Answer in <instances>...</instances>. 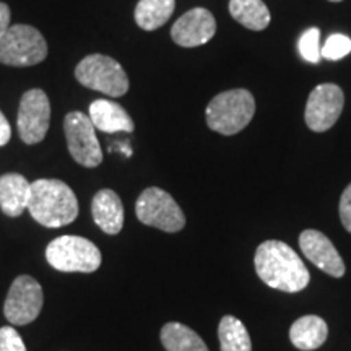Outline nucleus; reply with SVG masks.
Listing matches in <instances>:
<instances>
[{
	"label": "nucleus",
	"mask_w": 351,
	"mask_h": 351,
	"mask_svg": "<svg viewBox=\"0 0 351 351\" xmlns=\"http://www.w3.org/2000/svg\"><path fill=\"white\" fill-rule=\"evenodd\" d=\"M320 47V32L319 28H309L300 38V54L304 60L311 64H317L322 57Z\"/></svg>",
	"instance_id": "4be33fe9"
},
{
	"label": "nucleus",
	"mask_w": 351,
	"mask_h": 351,
	"mask_svg": "<svg viewBox=\"0 0 351 351\" xmlns=\"http://www.w3.org/2000/svg\"><path fill=\"white\" fill-rule=\"evenodd\" d=\"M90 119L93 122L95 129L106 134H116V132H134L135 125L129 112L116 101L96 99L90 104Z\"/></svg>",
	"instance_id": "2eb2a0df"
},
{
	"label": "nucleus",
	"mask_w": 351,
	"mask_h": 351,
	"mask_svg": "<svg viewBox=\"0 0 351 351\" xmlns=\"http://www.w3.org/2000/svg\"><path fill=\"white\" fill-rule=\"evenodd\" d=\"M51 124V103L47 95L39 88L26 91L21 96L16 127L20 138L26 145L43 142Z\"/></svg>",
	"instance_id": "9d476101"
},
{
	"label": "nucleus",
	"mask_w": 351,
	"mask_h": 351,
	"mask_svg": "<svg viewBox=\"0 0 351 351\" xmlns=\"http://www.w3.org/2000/svg\"><path fill=\"white\" fill-rule=\"evenodd\" d=\"M28 210L39 225L62 228L78 217V200L65 182L57 179H38L32 182Z\"/></svg>",
	"instance_id": "f03ea898"
},
{
	"label": "nucleus",
	"mask_w": 351,
	"mask_h": 351,
	"mask_svg": "<svg viewBox=\"0 0 351 351\" xmlns=\"http://www.w3.org/2000/svg\"><path fill=\"white\" fill-rule=\"evenodd\" d=\"M91 215L106 234H119L124 226V205L121 197L111 189H103L93 197Z\"/></svg>",
	"instance_id": "4468645a"
},
{
	"label": "nucleus",
	"mask_w": 351,
	"mask_h": 351,
	"mask_svg": "<svg viewBox=\"0 0 351 351\" xmlns=\"http://www.w3.org/2000/svg\"><path fill=\"white\" fill-rule=\"evenodd\" d=\"M78 83L93 91L119 98L129 91V77L116 59L103 54L86 56L75 69Z\"/></svg>",
	"instance_id": "20e7f679"
},
{
	"label": "nucleus",
	"mask_w": 351,
	"mask_h": 351,
	"mask_svg": "<svg viewBox=\"0 0 351 351\" xmlns=\"http://www.w3.org/2000/svg\"><path fill=\"white\" fill-rule=\"evenodd\" d=\"M10 26V7L7 3L0 2V38L7 33Z\"/></svg>",
	"instance_id": "a878e982"
},
{
	"label": "nucleus",
	"mask_w": 351,
	"mask_h": 351,
	"mask_svg": "<svg viewBox=\"0 0 351 351\" xmlns=\"http://www.w3.org/2000/svg\"><path fill=\"white\" fill-rule=\"evenodd\" d=\"M218 339L221 351H252L247 328L234 315H225L219 320Z\"/></svg>",
	"instance_id": "412c9836"
},
{
	"label": "nucleus",
	"mask_w": 351,
	"mask_h": 351,
	"mask_svg": "<svg viewBox=\"0 0 351 351\" xmlns=\"http://www.w3.org/2000/svg\"><path fill=\"white\" fill-rule=\"evenodd\" d=\"M161 343L166 351H208L199 333L179 322H168L163 326Z\"/></svg>",
	"instance_id": "a211bd4d"
},
{
	"label": "nucleus",
	"mask_w": 351,
	"mask_h": 351,
	"mask_svg": "<svg viewBox=\"0 0 351 351\" xmlns=\"http://www.w3.org/2000/svg\"><path fill=\"white\" fill-rule=\"evenodd\" d=\"M47 57V43L29 25H12L0 38V62L12 67H32Z\"/></svg>",
	"instance_id": "423d86ee"
},
{
	"label": "nucleus",
	"mask_w": 351,
	"mask_h": 351,
	"mask_svg": "<svg viewBox=\"0 0 351 351\" xmlns=\"http://www.w3.org/2000/svg\"><path fill=\"white\" fill-rule=\"evenodd\" d=\"M322 57L327 60H340L351 52V39L345 34H332L322 47Z\"/></svg>",
	"instance_id": "5701e85b"
},
{
	"label": "nucleus",
	"mask_w": 351,
	"mask_h": 351,
	"mask_svg": "<svg viewBox=\"0 0 351 351\" xmlns=\"http://www.w3.org/2000/svg\"><path fill=\"white\" fill-rule=\"evenodd\" d=\"M12 137V129L10 124H8L7 117L3 116L2 111H0V147L8 143V140Z\"/></svg>",
	"instance_id": "bb28decb"
},
{
	"label": "nucleus",
	"mask_w": 351,
	"mask_h": 351,
	"mask_svg": "<svg viewBox=\"0 0 351 351\" xmlns=\"http://www.w3.org/2000/svg\"><path fill=\"white\" fill-rule=\"evenodd\" d=\"M345 104V95L340 86L322 83L311 91L306 103L304 119L313 132H326L337 124Z\"/></svg>",
	"instance_id": "9b49d317"
},
{
	"label": "nucleus",
	"mask_w": 351,
	"mask_h": 351,
	"mask_svg": "<svg viewBox=\"0 0 351 351\" xmlns=\"http://www.w3.org/2000/svg\"><path fill=\"white\" fill-rule=\"evenodd\" d=\"M340 218L345 230L351 232V184L345 189L340 199Z\"/></svg>",
	"instance_id": "393cba45"
},
{
	"label": "nucleus",
	"mask_w": 351,
	"mask_h": 351,
	"mask_svg": "<svg viewBox=\"0 0 351 351\" xmlns=\"http://www.w3.org/2000/svg\"><path fill=\"white\" fill-rule=\"evenodd\" d=\"M95 130L90 116L80 111H72L65 116L64 132L69 152L73 160L85 168H96L103 161V152Z\"/></svg>",
	"instance_id": "6e6552de"
},
{
	"label": "nucleus",
	"mask_w": 351,
	"mask_h": 351,
	"mask_svg": "<svg viewBox=\"0 0 351 351\" xmlns=\"http://www.w3.org/2000/svg\"><path fill=\"white\" fill-rule=\"evenodd\" d=\"M176 0H140L135 7V23L145 32H155L171 19Z\"/></svg>",
	"instance_id": "6ab92c4d"
},
{
	"label": "nucleus",
	"mask_w": 351,
	"mask_h": 351,
	"mask_svg": "<svg viewBox=\"0 0 351 351\" xmlns=\"http://www.w3.org/2000/svg\"><path fill=\"white\" fill-rule=\"evenodd\" d=\"M0 351H26L23 339L12 326L0 328Z\"/></svg>",
	"instance_id": "b1692460"
},
{
	"label": "nucleus",
	"mask_w": 351,
	"mask_h": 351,
	"mask_svg": "<svg viewBox=\"0 0 351 351\" xmlns=\"http://www.w3.org/2000/svg\"><path fill=\"white\" fill-rule=\"evenodd\" d=\"M328 327L319 315H302L289 328V340L298 350L313 351L326 343Z\"/></svg>",
	"instance_id": "f3484780"
},
{
	"label": "nucleus",
	"mask_w": 351,
	"mask_h": 351,
	"mask_svg": "<svg viewBox=\"0 0 351 351\" xmlns=\"http://www.w3.org/2000/svg\"><path fill=\"white\" fill-rule=\"evenodd\" d=\"M256 271L267 287L285 293L302 291L309 285V271L296 251L282 241H265L257 247Z\"/></svg>",
	"instance_id": "f257e3e1"
},
{
	"label": "nucleus",
	"mask_w": 351,
	"mask_h": 351,
	"mask_svg": "<svg viewBox=\"0 0 351 351\" xmlns=\"http://www.w3.org/2000/svg\"><path fill=\"white\" fill-rule=\"evenodd\" d=\"M43 288L33 276L21 275L12 283L3 314L12 326H28L43 309Z\"/></svg>",
	"instance_id": "1a4fd4ad"
},
{
	"label": "nucleus",
	"mask_w": 351,
	"mask_h": 351,
	"mask_svg": "<svg viewBox=\"0 0 351 351\" xmlns=\"http://www.w3.org/2000/svg\"><path fill=\"white\" fill-rule=\"evenodd\" d=\"M135 213L143 225L166 232H178L186 226V217L178 202L160 187L145 189L135 204Z\"/></svg>",
	"instance_id": "0eeeda50"
},
{
	"label": "nucleus",
	"mask_w": 351,
	"mask_h": 351,
	"mask_svg": "<svg viewBox=\"0 0 351 351\" xmlns=\"http://www.w3.org/2000/svg\"><path fill=\"white\" fill-rule=\"evenodd\" d=\"M256 114V99L244 88L223 91L210 101L205 117L212 130L221 135H234L249 125Z\"/></svg>",
	"instance_id": "7ed1b4c3"
},
{
	"label": "nucleus",
	"mask_w": 351,
	"mask_h": 351,
	"mask_svg": "<svg viewBox=\"0 0 351 351\" xmlns=\"http://www.w3.org/2000/svg\"><path fill=\"white\" fill-rule=\"evenodd\" d=\"M46 258L56 270L91 274L101 265V252L90 239L82 236H60L46 247Z\"/></svg>",
	"instance_id": "39448f33"
},
{
	"label": "nucleus",
	"mask_w": 351,
	"mask_h": 351,
	"mask_svg": "<svg viewBox=\"0 0 351 351\" xmlns=\"http://www.w3.org/2000/svg\"><path fill=\"white\" fill-rule=\"evenodd\" d=\"M330 2H341V0H330Z\"/></svg>",
	"instance_id": "cd10ccee"
},
{
	"label": "nucleus",
	"mask_w": 351,
	"mask_h": 351,
	"mask_svg": "<svg viewBox=\"0 0 351 351\" xmlns=\"http://www.w3.org/2000/svg\"><path fill=\"white\" fill-rule=\"evenodd\" d=\"M32 182L26 181L25 176L19 173H8L0 176V208L8 217H20L28 210Z\"/></svg>",
	"instance_id": "dca6fc26"
},
{
	"label": "nucleus",
	"mask_w": 351,
	"mask_h": 351,
	"mask_svg": "<svg viewBox=\"0 0 351 351\" xmlns=\"http://www.w3.org/2000/svg\"><path fill=\"white\" fill-rule=\"evenodd\" d=\"M230 13L252 32H262L270 25V12L262 0H230Z\"/></svg>",
	"instance_id": "aec40b11"
},
{
	"label": "nucleus",
	"mask_w": 351,
	"mask_h": 351,
	"mask_svg": "<svg viewBox=\"0 0 351 351\" xmlns=\"http://www.w3.org/2000/svg\"><path fill=\"white\" fill-rule=\"evenodd\" d=\"M217 33V20L207 8H192L171 28V38L181 47H199Z\"/></svg>",
	"instance_id": "f8f14e48"
},
{
	"label": "nucleus",
	"mask_w": 351,
	"mask_h": 351,
	"mask_svg": "<svg viewBox=\"0 0 351 351\" xmlns=\"http://www.w3.org/2000/svg\"><path fill=\"white\" fill-rule=\"evenodd\" d=\"M300 247L307 261L330 276L341 278L345 275V263L332 241L324 232L306 230L300 234Z\"/></svg>",
	"instance_id": "ddd939ff"
}]
</instances>
